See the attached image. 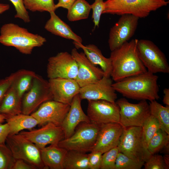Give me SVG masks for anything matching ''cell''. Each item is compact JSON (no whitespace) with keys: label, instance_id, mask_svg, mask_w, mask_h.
Masks as SVG:
<instances>
[{"label":"cell","instance_id":"cell-27","mask_svg":"<svg viewBox=\"0 0 169 169\" xmlns=\"http://www.w3.org/2000/svg\"><path fill=\"white\" fill-rule=\"evenodd\" d=\"M150 115L154 117L159 123L160 128L169 135V106H163L156 100L149 103Z\"/></svg>","mask_w":169,"mask_h":169},{"label":"cell","instance_id":"cell-19","mask_svg":"<svg viewBox=\"0 0 169 169\" xmlns=\"http://www.w3.org/2000/svg\"><path fill=\"white\" fill-rule=\"evenodd\" d=\"M123 128L118 123H110L101 125L91 151H99L103 153L117 146Z\"/></svg>","mask_w":169,"mask_h":169},{"label":"cell","instance_id":"cell-31","mask_svg":"<svg viewBox=\"0 0 169 169\" xmlns=\"http://www.w3.org/2000/svg\"><path fill=\"white\" fill-rule=\"evenodd\" d=\"M142 129L143 143L144 147L147 149L150 140L160 129V125L157 120L150 115L143 123Z\"/></svg>","mask_w":169,"mask_h":169},{"label":"cell","instance_id":"cell-13","mask_svg":"<svg viewBox=\"0 0 169 169\" xmlns=\"http://www.w3.org/2000/svg\"><path fill=\"white\" fill-rule=\"evenodd\" d=\"M88 101L87 115L91 122L100 126L110 123H120V108L115 102Z\"/></svg>","mask_w":169,"mask_h":169},{"label":"cell","instance_id":"cell-14","mask_svg":"<svg viewBox=\"0 0 169 169\" xmlns=\"http://www.w3.org/2000/svg\"><path fill=\"white\" fill-rule=\"evenodd\" d=\"M30 140L39 149L49 145H57L64 139L63 130L61 126L49 123L38 129L28 131H22L19 133Z\"/></svg>","mask_w":169,"mask_h":169},{"label":"cell","instance_id":"cell-38","mask_svg":"<svg viewBox=\"0 0 169 169\" xmlns=\"http://www.w3.org/2000/svg\"><path fill=\"white\" fill-rule=\"evenodd\" d=\"M15 8L16 14L14 17L22 19L25 23H29L30 18L28 13L25 8L23 0H9Z\"/></svg>","mask_w":169,"mask_h":169},{"label":"cell","instance_id":"cell-40","mask_svg":"<svg viewBox=\"0 0 169 169\" xmlns=\"http://www.w3.org/2000/svg\"><path fill=\"white\" fill-rule=\"evenodd\" d=\"M103 153L100 151H91L89 154L88 166L89 169H100Z\"/></svg>","mask_w":169,"mask_h":169},{"label":"cell","instance_id":"cell-16","mask_svg":"<svg viewBox=\"0 0 169 169\" xmlns=\"http://www.w3.org/2000/svg\"><path fill=\"white\" fill-rule=\"evenodd\" d=\"M71 54L78 65L75 80L80 88L98 82L104 75L103 70L92 64L84 52L79 53L77 49L74 48Z\"/></svg>","mask_w":169,"mask_h":169},{"label":"cell","instance_id":"cell-25","mask_svg":"<svg viewBox=\"0 0 169 169\" xmlns=\"http://www.w3.org/2000/svg\"><path fill=\"white\" fill-rule=\"evenodd\" d=\"M5 121L8 126L10 135L18 134L24 130L30 131L39 124L31 115L22 113L7 118Z\"/></svg>","mask_w":169,"mask_h":169},{"label":"cell","instance_id":"cell-24","mask_svg":"<svg viewBox=\"0 0 169 169\" xmlns=\"http://www.w3.org/2000/svg\"><path fill=\"white\" fill-rule=\"evenodd\" d=\"M81 48L88 59L94 65H99L104 73V75L110 77L111 71V64L110 58L105 57L101 50L96 45L89 44L84 45L79 44L77 49Z\"/></svg>","mask_w":169,"mask_h":169},{"label":"cell","instance_id":"cell-2","mask_svg":"<svg viewBox=\"0 0 169 169\" xmlns=\"http://www.w3.org/2000/svg\"><path fill=\"white\" fill-rule=\"evenodd\" d=\"M158 77L148 71L113 83L116 92L127 98L151 101L160 99Z\"/></svg>","mask_w":169,"mask_h":169},{"label":"cell","instance_id":"cell-18","mask_svg":"<svg viewBox=\"0 0 169 169\" xmlns=\"http://www.w3.org/2000/svg\"><path fill=\"white\" fill-rule=\"evenodd\" d=\"M48 82L54 100L70 105L79 93L80 87L75 79L56 78L49 79Z\"/></svg>","mask_w":169,"mask_h":169},{"label":"cell","instance_id":"cell-11","mask_svg":"<svg viewBox=\"0 0 169 169\" xmlns=\"http://www.w3.org/2000/svg\"><path fill=\"white\" fill-rule=\"evenodd\" d=\"M139 19L131 14L121 15L110 31L108 43L111 51L128 41L133 36Z\"/></svg>","mask_w":169,"mask_h":169},{"label":"cell","instance_id":"cell-37","mask_svg":"<svg viewBox=\"0 0 169 169\" xmlns=\"http://www.w3.org/2000/svg\"><path fill=\"white\" fill-rule=\"evenodd\" d=\"M92 10V18L94 23V28L98 27L101 16L105 9V3L103 0H95L91 5Z\"/></svg>","mask_w":169,"mask_h":169},{"label":"cell","instance_id":"cell-22","mask_svg":"<svg viewBox=\"0 0 169 169\" xmlns=\"http://www.w3.org/2000/svg\"><path fill=\"white\" fill-rule=\"evenodd\" d=\"M42 160L45 169H63L67 150L57 145H50L40 149Z\"/></svg>","mask_w":169,"mask_h":169},{"label":"cell","instance_id":"cell-23","mask_svg":"<svg viewBox=\"0 0 169 169\" xmlns=\"http://www.w3.org/2000/svg\"><path fill=\"white\" fill-rule=\"evenodd\" d=\"M22 98L13 82L5 95L0 106V114L7 119L22 113Z\"/></svg>","mask_w":169,"mask_h":169},{"label":"cell","instance_id":"cell-7","mask_svg":"<svg viewBox=\"0 0 169 169\" xmlns=\"http://www.w3.org/2000/svg\"><path fill=\"white\" fill-rule=\"evenodd\" d=\"M6 144L15 159L23 160L37 169H45L42 160L40 149L19 133L9 135Z\"/></svg>","mask_w":169,"mask_h":169},{"label":"cell","instance_id":"cell-32","mask_svg":"<svg viewBox=\"0 0 169 169\" xmlns=\"http://www.w3.org/2000/svg\"><path fill=\"white\" fill-rule=\"evenodd\" d=\"M26 9L35 12H55V5L54 0H23Z\"/></svg>","mask_w":169,"mask_h":169},{"label":"cell","instance_id":"cell-29","mask_svg":"<svg viewBox=\"0 0 169 169\" xmlns=\"http://www.w3.org/2000/svg\"><path fill=\"white\" fill-rule=\"evenodd\" d=\"M36 74L34 72L28 70L23 69L18 71L13 83L22 98L24 93L30 87L33 79Z\"/></svg>","mask_w":169,"mask_h":169},{"label":"cell","instance_id":"cell-9","mask_svg":"<svg viewBox=\"0 0 169 169\" xmlns=\"http://www.w3.org/2000/svg\"><path fill=\"white\" fill-rule=\"evenodd\" d=\"M115 102L120 108V123L124 127H142L151 115L149 105L146 100L132 104L121 98Z\"/></svg>","mask_w":169,"mask_h":169},{"label":"cell","instance_id":"cell-45","mask_svg":"<svg viewBox=\"0 0 169 169\" xmlns=\"http://www.w3.org/2000/svg\"><path fill=\"white\" fill-rule=\"evenodd\" d=\"M10 8V5L8 4L0 3V14L8 10Z\"/></svg>","mask_w":169,"mask_h":169},{"label":"cell","instance_id":"cell-17","mask_svg":"<svg viewBox=\"0 0 169 169\" xmlns=\"http://www.w3.org/2000/svg\"><path fill=\"white\" fill-rule=\"evenodd\" d=\"M112 84L110 77L104 75L98 82L80 87L79 95L81 100H104L115 102L117 96Z\"/></svg>","mask_w":169,"mask_h":169},{"label":"cell","instance_id":"cell-36","mask_svg":"<svg viewBox=\"0 0 169 169\" xmlns=\"http://www.w3.org/2000/svg\"><path fill=\"white\" fill-rule=\"evenodd\" d=\"M144 165L145 169H168L169 167L164 157L156 154L151 155Z\"/></svg>","mask_w":169,"mask_h":169},{"label":"cell","instance_id":"cell-35","mask_svg":"<svg viewBox=\"0 0 169 169\" xmlns=\"http://www.w3.org/2000/svg\"><path fill=\"white\" fill-rule=\"evenodd\" d=\"M120 152L117 146L103 153L101 169H114L115 163Z\"/></svg>","mask_w":169,"mask_h":169},{"label":"cell","instance_id":"cell-43","mask_svg":"<svg viewBox=\"0 0 169 169\" xmlns=\"http://www.w3.org/2000/svg\"><path fill=\"white\" fill-rule=\"evenodd\" d=\"M76 0H58V3L55 5L56 9L61 7L68 10Z\"/></svg>","mask_w":169,"mask_h":169},{"label":"cell","instance_id":"cell-15","mask_svg":"<svg viewBox=\"0 0 169 169\" xmlns=\"http://www.w3.org/2000/svg\"><path fill=\"white\" fill-rule=\"evenodd\" d=\"M70 105L51 100L42 104L31 115L37 120L40 125L50 123L61 126Z\"/></svg>","mask_w":169,"mask_h":169},{"label":"cell","instance_id":"cell-42","mask_svg":"<svg viewBox=\"0 0 169 169\" xmlns=\"http://www.w3.org/2000/svg\"><path fill=\"white\" fill-rule=\"evenodd\" d=\"M9 133V130L7 123H0V144L5 143Z\"/></svg>","mask_w":169,"mask_h":169},{"label":"cell","instance_id":"cell-28","mask_svg":"<svg viewBox=\"0 0 169 169\" xmlns=\"http://www.w3.org/2000/svg\"><path fill=\"white\" fill-rule=\"evenodd\" d=\"M91 9V5L85 0H76L68 10L67 18L71 22L87 19Z\"/></svg>","mask_w":169,"mask_h":169},{"label":"cell","instance_id":"cell-33","mask_svg":"<svg viewBox=\"0 0 169 169\" xmlns=\"http://www.w3.org/2000/svg\"><path fill=\"white\" fill-rule=\"evenodd\" d=\"M145 162L134 160L119 152L116 158L114 169H140Z\"/></svg>","mask_w":169,"mask_h":169},{"label":"cell","instance_id":"cell-30","mask_svg":"<svg viewBox=\"0 0 169 169\" xmlns=\"http://www.w3.org/2000/svg\"><path fill=\"white\" fill-rule=\"evenodd\" d=\"M169 144V135L160 129L150 140L147 149L151 155H153L161 151Z\"/></svg>","mask_w":169,"mask_h":169},{"label":"cell","instance_id":"cell-8","mask_svg":"<svg viewBox=\"0 0 169 169\" xmlns=\"http://www.w3.org/2000/svg\"><path fill=\"white\" fill-rule=\"evenodd\" d=\"M137 49L139 57L147 71L154 74L169 73V65L165 54L153 42L138 40Z\"/></svg>","mask_w":169,"mask_h":169},{"label":"cell","instance_id":"cell-44","mask_svg":"<svg viewBox=\"0 0 169 169\" xmlns=\"http://www.w3.org/2000/svg\"><path fill=\"white\" fill-rule=\"evenodd\" d=\"M164 95L163 102L166 105L169 106V89L166 88L163 90Z\"/></svg>","mask_w":169,"mask_h":169},{"label":"cell","instance_id":"cell-4","mask_svg":"<svg viewBox=\"0 0 169 169\" xmlns=\"http://www.w3.org/2000/svg\"><path fill=\"white\" fill-rule=\"evenodd\" d=\"M103 14L122 15L131 14L140 18L147 17L150 13L166 6L165 0H106Z\"/></svg>","mask_w":169,"mask_h":169},{"label":"cell","instance_id":"cell-12","mask_svg":"<svg viewBox=\"0 0 169 169\" xmlns=\"http://www.w3.org/2000/svg\"><path fill=\"white\" fill-rule=\"evenodd\" d=\"M78 65L71 54L61 52L48 60L47 73L49 79L64 78L75 79Z\"/></svg>","mask_w":169,"mask_h":169},{"label":"cell","instance_id":"cell-39","mask_svg":"<svg viewBox=\"0 0 169 169\" xmlns=\"http://www.w3.org/2000/svg\"><path fill=\"white\" fill-rule=\"evenodd\" d=\"M18 74V71L0 80V106L6 92L12 85Z\"/></svg>","mask_w":169,"mask_h":169},{"label":"cell","instance_id":"cell-5","mask_svg":"<svg viewBox=\"0 0 169 169\" xmlns=\"http://www.w3.org/2000/svg\"><path fill=\"white\" fill-rule=\"evenodd\" d=\"M101 126L91 122H81L70 136L61 141L58 145L67 151L74 150L84 153L91 152Z\"/></svg>","mask_w":169,"mask_h":169},{"label":"cell","instance_id":"cell-26","mask_svg":"<svg viewBox=\"0 0 169 169\" xmlns=\"http://www.w3.org/2000/svg\"><path fill=\"white\" fill-rule=\"evenodd\" d=\"M88 154L74 150L67 151L63 169H89Z\"/></svg>","mask_w":169,"mask_h":169},{"label":"cell","instance_id":"cell-20","mask_svg":"<svg viewBox=\"0 0 169 169\" xmlns=\"http://www.w3.org/2000/svg\"><path fill=\"white\" fill-rule=\"evenodd\" d=\"M81 100L79 94L74 96L69 109L63 121L61 126L64 132V139L70 136L80 123L91 122L87 115L82 109Z\"/></svg>","mask_w":169,"mask_h":169},{"label":"cell","instance_id":"cell-1","mask_svg":"<svg viewBox=\"0 0 169 169\" xmlns=\"http://www.w3.org/2000/svg\"><path fill=\"white\" fill-rule=\"evenodd\" d=\"M137 39H132L111 51L110 77L115 82L147 71L141 61L137 49Z\"/></svg>","mask_w":169,"mask_h":169},{"label":"cell","instance_id":"cell-10","mask_svg":"<svg viewBox=\"0 0 169 169\" xmlns=\"http://www.w3.org/2000/svg\"><path fill=\"white\" fill-rule=\"evenodd\" d=\"M53 100L48 81L36 74L22 101V113L30 115L44 102Z\"/></svg>","mask_w":169,"mask_h":169},{"label":"cell","instance_id":"cell-21","mask_svg":"<svg viewBox=\"0 0 169 169\" xmlns=\"http://www.w3.org/2000/svg\"><path fill=\"white\" fill-rule=\"evenodd\" d=\"M50 18L46 22L44 28L53 34L73 40L76 48L82 44V38L75 33L70 28L55 14V12L49 13Z\"/></svg>","mask_w":169,"mask_h":169},{"label":"cell","instance_id":"cell-41","mask_svg":"<svg viewBox=\"0 0 169 169\" xmlns=\"http://www.w3.org/2000/svg\"><path fill=\"white\" fill-rule=\"evenodd\" d=\"M12 169H36L33 165L20 159H16Z\"/></svg>","mask_w":169,"mask_h":169},{"label":"cell","instance_id":"cell-46","mask_svg":"<svg viewBox=\"0 0 169 169\" xmlns=\"http://www.w3.org/2000/svg\"><path fill=\"white\" fill-rule=\"evenodd\" d=\"M5 117L3 115L0 114V123H3L6 120Z\"/></svg>","mask_w":169,"mask_h":169},{"label":"cell","instance_id":"cell-6","mask_svg":"<svg viewBox=\"0 0 169 169\" xmlns=\"http://www.w3.org/2000/svg\"><path fill=\"white\" fill-rule=\"evenodd\" d=\"M117 146L120 152L137 161L145 162L151 155L143 145L142 127H124Z\"/></svg>","mask_w":169,"mask_h":169},{"label":"cell","instance_id":"cell-34","mask_svg":"<svg viewBox=\"0 0 169 169\" xmlns=\"http://www.w3.org/2000/svg\"><path fill=\"white\" fill-rule=\"evenodd\" d=\"M15 160L5 143L0 144V169H12Z\"/></svg>","mask_w":169,"mask_h":169},{"label":"cell","instance_id":"cell-3","mask_svg":"<svg viewBox=\"0 0 169 169\" xmlns=\"http://www.w3.org/2000/svg\"><path fill=\"white\" fill-rule=\"evenodd\" d=\"M46 41L43 36L13 23L4 24L0 28V43L14 47L23 54H31L34 48L41 46Z\"/></svg>","mask_w":169,"mask_h":169}]
</instances>
